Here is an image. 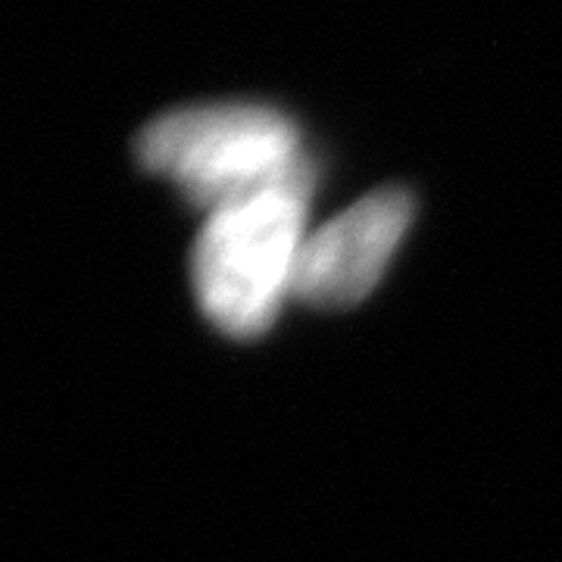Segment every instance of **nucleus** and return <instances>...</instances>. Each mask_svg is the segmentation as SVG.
Masks as SVG:
<instances>
[{
    "instance_id": "1",
    "label": "nucleus",
    "mask_w": 562,
    "mask_h": 562,
    "mask_svg": "<svg viewBox=\"0 0 562 562\" xmlns=\"http://www.w3.org/2000/svg\"><path fill=\"white\" fill-rule=\"evenodd\" d=\"M138 162L206 213L291 181L313 179L297 122L247 101L194 103L140 128Z\"/></svg>"
},
{
    "instance_id": "2",
    "label": "nucleus",
    "mask_w": 562,
    "mask_h": 562,
    "mask_svg": "<svg viewBox=\"0 0 562 562\" xmlns=\"http://www.w3.org/2000/svg\"><path fill=\"white\" fill-rule=\"evenodd\" d=\"M310 194L313 179L291 181L206 216L191 250V284L222 335L250 341L276 322L306 241Z\"/></svg>"
},
{
    "instance_id": "3",
    "label": "nucleus",
    "mask_w": 562,
    "mask_h": 562,
    "mask_svg": "<svg viewBox=\"0 0 562 562\" xmlns=\"http://www.w3.org/2000/svg\"><path fill=\"white\" fill-rule=\"evenodd\" d=\"M416 201L403 188H379L306 235L291 294L316 310H344L372 294L394 260Z\"/></svg>"
}]
</instances>
